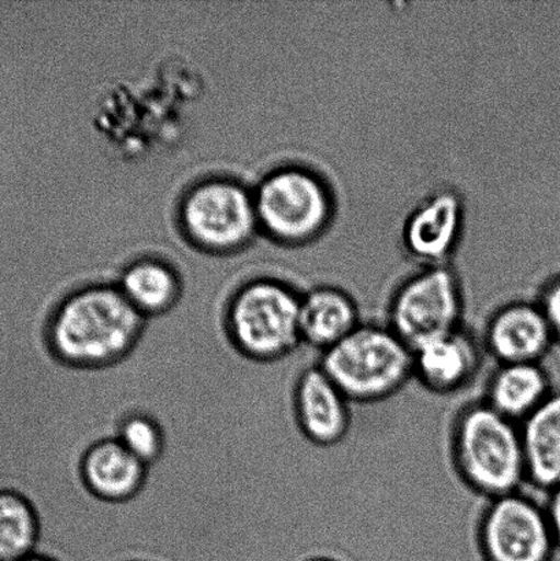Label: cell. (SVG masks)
I'll use <instances>...</instances> for the list:
<instances>
[{"instance_id": "1", "label": "cell", "mask_w": 560, "mask_h": 561, "mask_svg": "<svg viewBox=\"0 0 560 561\" xmlns=\"http://www.w3.org/2000/svg\"><path fill=\"white\" fill-rule=\"evenodd\" d=\"M148 319L115 284L81 286L60 299L44 323L48 354L77 371H103L128 362L140 348Z\"/></svg>"}, {"instance_id": "2", "label": "cell", "mask_w": 560, "mask_h": 561, "mask_svg": "<svg viewBox=\"0 0 560 561\" xmlns=\"http://www.w3.org/2000/svg\"><path fill=\"white\" fill-rule=\"evenodd\" d=\"M448 454L455 476L484 502L528 486L519 423L499 414L481 398L466 401L455 412Z\"/></svg>"}, {"instance_id": "3", "label": "cell", "mask_w": 560, "mask_h": 561, "mask_svg": "<svg viewBox=\"0 0 560 561\" xmlns=\"http://www.w3.org/2000/svg\"><path fill=\"white\" fill-rule=\"evenodd\" d=\"M301 294L282 279L247 280L229 296L224 332L236 354L258 366L284 362L300 348Z\"/></svg>"}, {"instance_id": "4", "label": "cell", "mask_w": 560, "mask_h": 561, "mask_svg": "<svg viewBox=\"0 0 560 561\" xmlns=\"http://www.w3.org/2000/svg\"><path fill=\"white\" fill-rule=\"evenodd\" d=\"M317 363L353 404L384 403L413 381V348L387 323L362 322Z\"/></svg>"}, {"instance_id": "5", "label": "cell", "mask_w": 560, "mask_h": 561, "mask_svg": "<svg viewBox=\"0 0 560 561\" xmlns=\"http://www.w3.org/2000/svg\"><path fill=\"white\" fill-rule=\"evenodd\" d=\"M252 191L260 232L278 244L310 243L332 221L331 192L309 169L293 164L274 169Z\"/></svg>"}, {"instance_id": "6", "label": "cell", "mask_w": 560, "mask_h": 561, "mask_svg": "<svg viewBox=\"0 0 560 561\" xmlns=\"http://www.w3.org/2000/svg\"><path fill=\"white\" fill-rule=\"evenodd\" d=\"M179 224L197 250L216 255L240 252L260 233L254 191L224 175L197 181L181 197Z\"/></svg>"}, {"instance_id": "7", "label": "cell", "mask_w": 560, "mask_h": 561, "mask_svg": "<svg viewBox=\"0 0 560 561\" xmlns=\"http://www.w3.org/2000/svg\"><path fill=\"white\" fill-rule=\"evenodd\" d=\"M465 294L449 266L421 268L395 289L387 307L389 328L411 348L464 328Z\"/></svg>"}, {"instance_id": "8", "label": "cell", "mask_w": 560, "mask_h": 561, "mask_svg": "<svg viewBox=\"0 0 560 561\" xmlns=\"http://www.w3.org/2000/svg\"><path fill=\"white\" fill-rule=\"evenodd\" d=\"M475 540L482 561H556L559 553L545 503L525 491L488 500Z\"/></svg>"}, {"instance_id": "9", "label": "cell", "mask_w": 560, "mask_h": 561, "mask_svg": "<svg viewBox=\"0 0 560 561\" xmlns=\"http://www.w3.org/2000/svg\"><path fill=\"white\" fill-rule=\"evenodd\" d=\"M353 405L317 362L295 378L290 392L295 426L315 447L333 448L347 439L353 431Z\"/></svg>"}, {"instance_id": "10", "label": "cell", "mask_w": 560, "mask_h": 561, "mask_svg": "<svg viewBox=\"0 0 560 561\" xmlns=\"http://www.w3.org/2000/svg\"><path fill=\"white\" fill-rule=\"evenodd\" d=\"M485 357L480 335L464 327L414 346L413 379L432 394H457L479 378Z\"/></svg>"}, {"instance_id": "11", "label": "cell", "mask_w": 560, "mask_h": 561, "mask_svg": "<svg viewBox=\"0 0 560 561\" xmlns=\"http://www.w3.org/2000/svg\"><path fill=\"white\" fill-rule=\"evenodd\" d=\"M487 357L496 365L545 363L558 345L536 301L506 302L487 319L480 335Z\"/></svg>"}, {"instance_id": "12", "label": "cell", "mask_w": 560, "mask_h": 561, "mask_svg": "<svg viewBox=\"0 0 560 561\" xmlns=\"http://www.w3.org/2000/svg\"><path fill=\"white\" fill-rule=\"evenodd\" d=\"M462 197L453 190L436 191L425 197L405 219L402 243L422 268L449 266L464 232Z\"/></svg>"}, {"instance_id": "13", "label": "cell", "mask_w": 560, "mask_h": 561, "mask_svg": "<svg viewBox=\"0 0 560 561\" xmlns=\"http://www.w3.org/2000/svg\"><path fill=\"white\" fill-rule=\"evenodd\" d=\"M151 469L136 459L114 436L91 443L81 454L79 477L98 502L123 505L141 496Z\"/></svg>"}, {"instance_id": "14", "label": "cell", "mask_w": 560, "mask_h": 561, "mask_svg": "<svg viewBox=\"0 0 560 561\" xmlns=\"http://www.w3.org/2000/svg\"><path fill=\"white\" fill-rule=\"evenodd\" d=\"M362 322L358 302L338 286H317L301 294V343L318 355L342 343Z\"/></svg>"}, {"instance_id": "15", "label": "cell", "mask_w": 560, "mask_h": 561, "mask_svg": "<svg viewBox=\"0 0 560 561\" xmlns=\"http://www.w3.org/2000/svg\"><path fill=\"white\" fill-rule=\"evenodd\" d=\"M545 363L496 365L487 377L481 399L507 420L523 423L553 393Z\"/></svg>"}, {"instance_id": "16", "label": "cell", "mask_w": 560, "mask_h": 561, "mask_svg": "<svg viewBox=\"0 0 560 561\" xmlns=\"http://www.w3.org/2000/svg\"><path fill=\"white\" fill-rule=\"evenodd\" d=\"M528 485L550 492L560 485V392L521 423Z\"/></svg>"}, {"instance_id": "17", "label": "cell", "mask_w": 560, "mask_h": 561, "mask_svg": "<svg viewBox=\"0 0 560 561\" xmlns=\"http://www.w3.org/2000/svg\"><path fill=\"white\" fill-rule=\"evenodd\" d=\"M115 285L148 321L172 312L184 294L178 271L170 263L151 256L130 262Z\"/></svg>"}, {"instance_id": "18", "label": "cell", "mask_w": 560, "mask_h": 561, "mask_svg": "<svg viewBox=\"0 0 560 561\" xmlns=\"http://www.w3.org/2000/svg\"><path fill=\"white\" fill-rule=\"evenodd\" d=\"M43 540V520L36 504L25 493L0 488V561L37 552Z\"/></svg>"}, {"instance_id": "19", "label": "cell", "mask_w": 560, "mask_h": 561, "mask_svg": "<svg viewBox=\"0 0 560 561\" xmlns=\"http://www.w3.org/2000/svg\"><path fill=\"white\" fill-rule=\"evenodd\" d=\"M114 437L150 469L163 460L168 449L163 423L152 412L141 409L125 412L119 417Z\"/></svg>"}, {"instance_id": "20", "label": "cell", "mask_w": 560, "mask_h": 561, "mask_svg": "<svg viewBox=\"0 0 560 561\" xmlns=\"http://www.w3.org/2000/svg\"><path fill=\"white\" fill-rule=\"evenodd\" d=\"M536 302L539 305L557 344H560V278L546 285Z\"/></svg>"}, {"instance_id": "21", "label": "cell", "mask_w": 560, "mask_h": 561, "mask_svg": "<svg viewBox=\"0 0 560 561\" xmlns=\"http://www.w3.org/2000/svg\"><path fill=\"white\" fill-rule=\"evenodd\" d=\"M546 494L547 500L545 508L560 553V485L551 489V491Z\"/></svg>"}, {"instance_id": "22", "label": "cell", "mask_w": 560, "mask_h": 561, "mask_svg": "<svg viewBox=\"0 0 560 561\" xmlns=\"http://www.w3.org/2000/svg\"><path fill=\"white\" fill-rule=\"evenodd\" d=\"M298 561H342V560L331 557V554H327V553H312V554H309V557H306Z\"/></svg>"}, {"instance_id": "23", "label": "cell", "mask_w": 560, "mask_h": 561, "mask_svg": "<svg viewBox=\"0 0 560 561\" xmlns=\"http://www.w3.org/2000/svg\"><path fill=\"white\" fill-rule=\"evenodd\" d=\"M10 561H57V560L47 557V554L35 552L32 554H27V557H25V558L10 560Z\"/></svg>"}, {"instance_id": "24", "label": "cell", "mask_w": 560, "mask_h": 561, "mask_svg": "<svg viewBox=\"0 0 560 561\" xmlns=\"http://www.w3.org/2000/svg\"><path fill=\"white\" fill-rule=\"evenodd\" d=\"M76 557H88V554H76ZM99 557H107V554H99ZM70 558H75V557H70ZM108 558H113V557H108ZM66 559H69V558H66ZM113 559H115V558H113ZM62 560H65V559H62ZM62 560H60V561H62ZM115 560H118V559H115ZM118 561H121V560H118Z\"/></svg>"}]
</instances>
